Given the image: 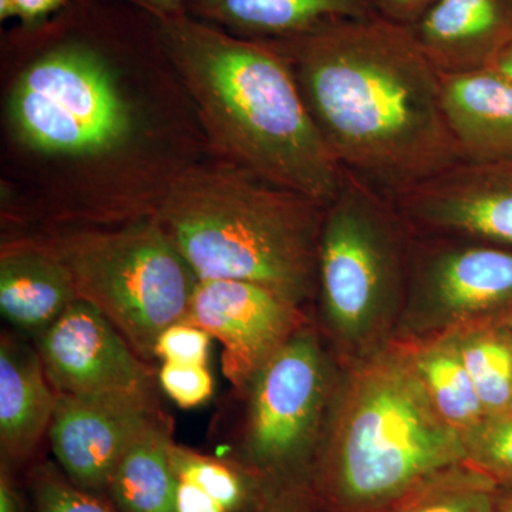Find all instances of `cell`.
I'll return each instance as SVG.
<instances>
[{"label": "cell", "mask_w": 512, "mask_h": 512, "mask_svg": "<svg viewBox=\"0 0 512 512\" xmlns=\"http://www.w3.org/2000/svg\"><path fill=\"white\" fill-rule=\"evenodd\" d=\"M272 43L295 73L333 156L396 200L461 163L441 106V77L404 26L380 15Z\"/></svg>", "instance_id": "obj_1"}, {"label": "cell", "mask_w": 512, "mask_h": 512, "mask_svg": "<svg viewBox=\"0 0 512 512\" xmlns=\"http://www.w3.org/2000/svg\"><path fill=\"white\" fill-rule=\"evenodd\" d=\"M156 22L165 56L212 143L232 165L323 207L335 200L346 173L316 126L291 64L272 43L222 32L187 13Z\"/></svg>", "instance_id": "obj_2"}, {"label": "cell", "mask_w": 512, "mask_h": 512, "mask_svg": "<svg viewBox=\"0 0 512 512\" xmlns=\"http://www.w3.org/2000/svg\"><path fill=\"white\" fill-rule=\"evenodd\" d=\"M316 454L320 490L342 512H377L467 464L464 437L437 412L400 342L355 360Z\"/></svg>", "instance_id": "obj_3"}, {"label": "cell", "mask_w": 512, "mask_h": 512, "mask_svg": "<svg viewBox=\"0 0 512 512\" xmlns=\"http://www.w3.org/2000/svg\"><path fill=\"white\" fill-rule=\"evenodd\" d=\"M325 207L235 167L188 170L156 220L200 281L264 286L302 306L318 288Z\"/></svg>", "instance_id": "obj_4"}, {"label": "cell", "mask_w": 512, "mask_h": 512, "mask_svg": "<svg viewBox=\"0 0 512 512\" xmlns=\"http://www.w3.org/2000/svg\"><path fill=\"white\" fill-rule=\"evenodd\" d=\"M412 228L392 198L346 173L320 228L318 289L330 335L353 359L382 348L403 312Z\"/></svg>", "instance_id": "obj_5"}, {"label": "cell", "mask_w": 512, "mask_h": 512, "mask_svg": "<svg viewBox=\"0 0 512 512\" xmlns=\"http://www.w3.org/2000/svg\"><path fill=\"white\" fill-rule=\"evenodd\" d=\"M42 244L66 266L79 299L96 306L144 359L156 356L165 329L188 320L200 278L157 220Z\"/></svg>", "instance_id": "obj_6"}, {"label": "cell", "mask_w": 512, "mask_h": 512, "mask_svg": "<svg viewBox=\"0 0 512 512\" xmlns=\"http://www.w3.org/2000/svg\"><path fill=\"white\" fill-rule=\"evenodd\" d=\"M109 64L84 40H60L20 74L10 117L20 137L53 154H99L119 146L131 119Z\"/></svg>", "instance_id": "obj_7"}, {"label": "cell", "mask_w": 512, "mask_h": 512, "mask_svg": "<svg viewBox=\"0 0 512 512\" xmlns=\"http://www.w3.org/2000/svg\"><path fill=\"white\" fill-rule=\"evenodd\" d=\"M333 377L315 330L306 323L249 384L242 453L256 473L282 477L318 451L332 404Z\"/></svg>", "instance_id": "obj_8"}, {"label": "cell", "mask_w": 512, "mask_h": 512, "mask_svg": "<svg viewBox=\"0 0 512 512\" xmlns=\"http://www.w3.org/2000/svg\"><path fill=\"white\" fill-rule=\"evenodd\" d=\"M412 245L403 318L412 338L512 325V248L436 237Z\"/></svg>", "instance_id": "obj_9"}, {"label": "cell", "mask_w": 512, "mask_h": 512, "mask_svg": "<svg viewBox=\"0 0 512 512\" xmlns=\"http://www.w3.org/2000/svg\"><path fill=\"white\" fill-rule=\"evenodd\" d=\"M163 421L156 396L56 393L47 436L64 476L103 498L128 448Z\"/></svg>", "instance_id": "obj_10"}, {"label": "cell", "mask_w": 512, "mask_h": 512, "mask_svg": "<svg viewBox=\"0 0 512 512\" xmlns=\"http://www.w3.org/2000/svg\"><path fill=\"white\" fill-rule=\"evenodd\" d=\"M37 340L56 393L156 396L153 369L92 303L76 299Z\"/></svg>", "instance_id": "obj_11"}, {"label": "cell", "mask_w": 512, "mask_h": 512, "mask_svg": "<svg viewBox=\"0 0 512 512\" xmlns=\"http://www.w3.org/2000/svg\"><path fill=\"white\" fill-rule=\"evenodd\" d=\"M188 322L220 340L222 370L237 390L306 325L302 306L264 286L241 281H200Z\"/></svg>", "instance_id": "obj_12"}, {"label": "cell", "mask_w": 512, "mask_h": 512, "mask_svg": "<svg viewBox=\"0 0 512 512\" xmlns=\"http://www.w3.org/2000/svg\"><path fill=\"white\" fill-rule=\"evenodd\" d=\"M393 201L413 232L512 248V164L461 161Z\"/></svg>", "instance_id": "obj_13"}, {"label": "cell", "mask_w": 512, "mask_h": 512, "mask_svg": "<svg viewBox=\"0 0 512 512\" xmlns=\"http://www.w3.org/2000/svg\"><path fill=\"white\" fill-rule=\"evenodd\" d=\"M407 29L440 74L491 69L512 43V0H436Z\"/></svg>", "instance_id": "obj_14"}, {"label": "cell", "mask_w": 512, "mask_h": 512, "mask_svg": "<svg viewBox=\"0 0 512 512\" xmlns=\"http://www.w3.org/2000/svg\"><path fill=\"white\" fill-rule=\"evenodd\" d=\"M441 106L461 160L512 164V83L494 69L440 74Z\"/></svg>", "instance_id": "obj_15"}, {"label": "cell", "mask_w": 512, "mask_h": 512, "mask_svg": "<svg viewBox=\"0 0 512 512\" xmlns=\"http://www.w3.org/2000/svg\"><path fill=\"white\" fill-rule=\"evenodd\" d=\"M56 392L39 352L10 335L0 342V447L8 466L26 463L49 434Z\"/></svg>", "instance_id": "obj_16"}, {"label": "cell", "mask_w": 512, "mask_h": 512, "mask_svg": "<svg viewBox=\"0 0 512 512\" xmlns=\"http://www.w3.org/2000/svg\"><path fill=\"white\" fill-rule=\"evenodd\" d=\"M76 299L66 266L42 244L6 245L0 256V312L39 338Z\"/></svg>", "instance_id": "obj_17"}, {"label": "cell", "mask_w": 512, "mask_h": 512, "mask_svg": "<svg viewBox=\"0 0 512 512\" xmlns=\"http://www.w3.org/2000/svg\"><path fill=\"white\" fill-rule=\"evenodd\" d=\"M247 39H291L330 23L379 15L375 0H185V10Z\"/></svg>", "instance_id": "obj_18"}, {"label": "cell", "mask_w": 512, "mask_h": 512, "mask_svg": "<svg viewBox=\"0 0 512 512\" xmlns=\"http://www.w3.org/2000/svg\"><path fill=\"white\" fill-rule=\"evenodd\" d=\"M399 342L431 403L448 426L463 437L476 430L487 414L453 333Z\"/></svg>", "instance_id": "obj_19"}, {"label": "cell", "mask_w": 512, "mask_h": 512, "mask_svg": "<svg viewBox=\"0 0 512 512\" xmlns=\"http://www.w3.org/2000/svg\"><path fill=\"white\" fill-rule=\"evenodd\" d=\"M167 420L136 440L111 474L107 498L121 512H177L178 480Z\"/></svg>", "instance_id": "obj_20"}, {"label": "cell", "mask_w": 512, "mask_h": 512, "mask_svg": "<svg viewBox=\"0 0 512 512\" xmlns=\"http://www.w3.org/2000/svg\"><path fill=\"white\" fill-rule=\"evenodd\" d=\"M451 333L487 417L512 412V326H470Z\"/></svg>", "instance_id": "obj_21"}, {"label": "cell", "mask_w": 512, "mask_h": 512, "mask_svg": "<svg viewBox=\"0 0 512 512\" xmlns=\"http://www.w3.org/2000/svg\"><path fill=\"white\" fill-rule=\"evenodd\" d=\"M500 484L463 464L431 478L377 512H495Z\"/></svg>", "instance_id": "obj_22"}, {"label": "cell", "mask_w": 512, "mask_h": 512, "mask_svg": "<svg viewBox=\"0 0 512 512\" xmlns=\"http://www.w3.org/2000/svg\"><path fill=\"white\" fill-rule=\"evenodd\" d=\"M171 461L178 480L197 485L218 501L225 511L238 512L247 507L251 493L247 478L237 468L175 443L171 446Z\"/></svg>", "instance_id": "obj_23"}, {"label": "cell", "mask_w": 512, "mask_h": 512, "mask_svg": "<svg viewBox=\"0 0 512 512\" xmlns=\"http://www.w3.org/2000/svg\"><path fill=\"white\" fill-rule=\"evenodd\" d=\"M464 441L468 466L495 483L512 484V412L487 417Z\"/></svg>", "instance_id": "obj_24"}, {"label": "cell", "mask_w": 512, "mask_h": 512, "mask_svg": "<svg viewBox=\"0 0 512 512\" xmlns=\"http://www.w3.org/2000/svg\"><path fill=\"white\" fill-rule=\"evenodd\" d=\"M35 512H120L97 495L76 487L60 468L42 464L30 476Z\"/></svg>", "instance_id": "obj_25"}, {"label": "cell", "mask_w": 512, "mask_h": 512, "mask_svg": "<svg viewBox=\"0 0 512 512\" xmlns=\"http://www.w3.org/2000/svg\"><path fill=\"white\" fill-rule=\"evenodd\" d=\"M158 384L183 409L201 406L214 393V380L207 366L164 362L158 373Z\"/></svg>", "instance_id": "obj_26"}, {"label": "cell", "mask_w": 512, "mask_h": 512, "mask_svg": "<svg viewBox=\"0 0 512 512\" xmlns=\"http://www.w3.org/2000/svg\"><path fill=\"white\" fill-rule=\"evenodd\" d=\"M211 340L207 330L184 320L158 336L154 355L163 362L207 366Z\"/></svg>", "instance_id": "obj_27"}, {"label": "cell", "mask_w": 512, "mask_h": 512, "mask_svg": "<svg viewBox=\"0 0 512 512\" xmlns=\"http://www.w3.org/2000/svg\"><path fill=\"white\" fill-rule=\"evenodd\" d=\"M67 0H0V20L18 18L23 25H39L47 16L66 5Z\"/></svg>", "instance_id": "obj_28"}, {"label": "cell", "mask_w": 512, "mask_h": 512, "mask_svg": "<svg viewBox=\"0 0 512 512\" xmlns=\"http://www.w3.org/2000/svg\"><path fill=\"white\" fill-rule=\"evenodd\" d=\"M377 13L396 25L410 28L436 0H375Z\"/></svg>", "instance_id": "obj_29"}, {"label": "cell", "mask_w": 512, "mask_h": 512, "mask_svg": "<svg viewBox=\"0 0 512 512\" xmlns=\"http://www.w3.org/2000/svg\"><path fill=\"white\" fill-rule=\"evenodd\" d=\"M177 512H227L211 495L204 493L197 485L181 481L178 483L175 497Z\"/></svg>", "instance_id": "obj_30"}, {"label": "cell", "mask_w": 512, "mask_h": 512, "mask_svg": "<svg viewBox=\"0 0 512 512\" xmlns=\"http://www.w3.org/2000/svg\"><path fill=\"white\" fill-rule=\"evenodd\" d=\"M0 512H30L25 495L12 476V468L3 461L0 468Z\"/></svg>", "instance_id": "obj_31"}, {"label": "cell", "mask_w": 512, "mask_h": 512, "mask_svg": "<svg viewBox=\"0 0 512 512\" xmlns=\"http://www.w3.org/2000/svg\"><path fill=\"white\" fill-rule=\"evenodd\" d=\"M147 9L156 20L185 15V0H130Z\"/></svg>", "instance_id": "obj_32"}, {"label": "cell", "mask_w": 512, "mask_h": 512, "mask_svg": "<svg viewBox=\"0 0 512 512\" xmlns=\"http://www.w3.org/2000/svg\"><path fill=\"white\" fill-rule=\"evenodd\" d=\"M259 512H311L303 505L296 503L295 500H272L271 503H266Z\"/></svg>", "instance_id": "obj_33"}, {"label": "cell", "mask_w": 512, "mask_h": 512, "mask_svg": "<svg viewBox=\"0 0 512 512\" xmlns=\"http://www.w3.org/2000/svg\"><path fill=\"white\" fill-rule=\"evenodd\" d=\"M491 69L497 70L498 73L503 74L505 79L510 80L512 83V43L505 47L503 53L497 57Z\"/></svg>", "instance_id": "obj_34"}, {"label": "cell", "mask_w": 512, "mask_h": 512, "mask_svg": "<svg viewBox=\"0 0 512 512\" xmlns=\"http://www.w3.org/2000/svg\"><path fill=\"white\" fill-rule=\"evenodd\" d=\"M495 512H512V495H510V497L501 498L500 504H498Z\"/></svg>", "instance_id": "obj_35"}, {"label": "cell", "mask_w": 512, "mask_h": 512, "mask_svg": "<svg viewBox=\"0 0 512 512\" xmlns=\"http://www.w3.org/2000/svg\"><path fill=\"white\" fill-rule=\"evenodd\" d=\"M512 326V325H511Z\"/></svg>", "instance_id": "obj_36"}]
</instances>
